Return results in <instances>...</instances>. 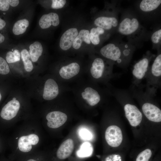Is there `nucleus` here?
<instances>
[{"instance_id":"f257e3e1","label":"nucleus","mask_w":161,"mask_h":161,"mask_svg":"<svg viewBox=\"0 0 161 161\" xmlns=\"http://www.w3.org/2000/svg\"><path fill=\"white\" fill-rule=\"evenodd\" d=\"M6 141L7 147L15 154L37 151L41 141L40 123L35 118H27L19 123Z\"/></svg>"},{"instance_id":"f03ea898","label":"nucleus","mask_w":161,"mask_h":161,"mask_svg":"<svg viewBox=\"0 0 161 161\" xmlns=\"http://www.w3.org/2000/svg\"><path fill=\"white\" fill-rule=\"evenodd\" d=\"M111 70L110 66L107 65L103 59L96 58L93 60L89 69H86L84 76L96 83H105L110 77Z\"/></svg>"},{"instance_id":"7ed1b4c3","label":"nucleus","mask_w":161,"mask_h":161,"mask_svg":"<svg viewBox=\"0 0 161 161\" xmlns=\"http://www.w3.org/2000/svg\"><path fill=\"white\" fill-rule=\"evenodd\" d=\"M85 71L78 63L73 61L61 66L57 74L60 81L69 85L83 77Z\"/></svg>"},{"instance_id":"20e7f679","label":"nucleus","mask_w":161,"mask_h":161,"mask_svg":"<svg viewBox=\"0 0 161 161\" xmlns=\"http://www.w3.org/2000/svg\"><path fill=\"white\" fill-rule=\"evenodd\" d=\"M138 20L135 18L127 17L119 24L118 31L123 35L131 36L136 34L140 29Z\"/></svg>"},{"instance_id":"39448f33","label":"nucleus","mask_w":161,"mask_h":161,"mask_svg":"<svg viewBox=\"0 0 161 161\" xmlns=\"http://www.w3.org/2000/svg\"><path fill=\"white\" fill-rule=\"evenodd\" d=\"M68 117L65 113L59 110H53L48 113L45 116L46 125L49 129L59 128L66 121Z\"/></svg>"},{"instance_id":"423d86ee","label":"nucleus","mask_w":161,"mask_h":161,"mask_svg":"<svg viewBox=\"0 0 161 161\" xmlns=\"http://www.w3.org/2000/svg\"><path fill=\"white\" fill-rule=\"evenodd\" d=\"M105 138L107 143L112 147H117L122 143L123 135L120 129L115 125L111 126L106 129Z\"/></svg>"},{"instance_id":"0eeeda50","label":"nucleus","mask_w":161,"mask_h":161,"mask_svg":"<svg viewBox=\"0 0 161 161\" xmlns=\"http://www.w3.org/2000/svg\"><path fill=\"white\" fill-rule=\"evenodd\" d=\"M101 55L105 58L113 61H118L122 58L121 48L114 44L109 43L103 47L100 50Z\"/></svg>"},{"instance_id":"6e6552de","label":"nucleus","mask_w":161,"mask_h":161,"mask_svg":"<svg viewBox=\"0 0 161 161\" xmlns=\"http://www.w3.org/2000/svg\"><path fill=\"white\" fill-rule=\"evenodd\" d=\"M125 116L130 125L136 126L141 123L142 119V114L138 109L135 105L129 103L124 106Z\"/></svg>"},{"instance_id":"1a4fd4ad","label":"nucleus","mask_w":161,"mask_h":161,"mask_svg":"<svg viewBox=\"0 0 161 161\" xmlns=\"http://www.w3.org/2000/svg\"><path fill=\"white\" fill-rule=\"evenodd\" d=\"M149 63V59L145 57L134 64L132 74L136 80L140 81L145 77L148 70Z\"/></svg>"},{"instance_id":"9d476101","label":"nucleus","mask_w":161,"mask_h":161,"mask_svg":"<svg viewBox=\"0 0 161 161\" xmlns=\"http://www.w3.org/2000/svg\"><path fill=\"white\" fill-rule=\"evenodd\" d=\"M142 110L146 118L155 122L161 121V111L157 106L149 103H145L142 106Z\"/></svg>"},{"instance_id":"9b49d317","label":"nucleus","mask_w":161,"mask_h":161,"mask_svg":"<svg viewBox=\"0 0 161 161\" xmlns=\"http://www.w3.org/2000/svg\"><path fill=\"white\" fill-rule=\"evenodd\" d=\"M78 34L76 28H70L65 32L60 38L59 46L61 49L66 51L72 46L74 41Z\"/></svg>"},{"instance_id":"f8f14e48","label":"nucleus","mask_w":161,"mask_h":161,"mask_svg":"<svg viewBox=\"0 0 161 161\" xmlns=\"http://www.w3.org/2000/svg\"><path fill=\"white\" fill-rule=\"evenodd\" d=\"M74 148V142L71 139H68L63 142L58 148L56 156L60 159H64L68 157L72 154Z\"/></svg>"},{"instance_id":"ddd939ff","label":"nucleus","mask_w":161,"mask_h":161,"mask_svg":"<svg viewBox=\"0 0 161 161\" xmlns=\"http://www.w3.org/2000/svg\"><path fill=\"white\" fill-rule=\"evenodd\" d=\"M60 23L58 14L55 13H50L43 15L39 21V24L42 29H46L52 25L56 27Z\"/></svg>"},{"instance_id":"4468645a","label":"nucleus","mask_w":161,"mask_h":161,"mask_svg":"<svg viewBox=\"0 0 161 161\" xmlns=\"http://www.w3.org/2000/svg\"><path fill=\"white\" fill-rule=\"evenodd\" d=\"M94 24L104 30H110L117 26L118 21L114 17L102 16L97 18L94 21Z\"/></svg>"},{"instance_id":"2eb2a0df","label":"nucleus","mask_w":161,"mask_h":161,"mask_svg":"<svg viewBox=\"0 0 161 161\" xmlns=\"http://www.w3.org/2000/svg\"><path fill=\"white\" fill-rule=\"evenodd\" d=\"M89 32L88 30L83 29L80 30L74 41L72 45L73 47L76 49H79L83 41L90 44L91 42L89 38Z\"/></svg>"},{"instance_id":"dca6fc26","label":"nucleus","mask_w":161,"mask_h":161,"mask_svg":"<svg viewBox=\"0 0 161 161\" xmlns=\"http://www.w3.org/2000/svg\"><path fill=\"white\" fill-rule=\"evenodd\" d=\"M43 51V47L40 42L36 41L30 44L29 52L32 61L33 62L37 61L41 55Z\"/></svg>"},{"instance_id":"f3484780","label":"nucleus","mask_w":161,"mask_h":161,"mask_svg":"<svg viewBox=\"0 0 161 161\" xmlns=\"http://www.w3.org/2000/svg\"><path fill=\"white\" fill-rule=\"evenodd\" d=\"M160 0H143L140 4L141 10L145 12H149L157 9L160 5Z\"/></svg>"},{"instance_id":"a211bd4d","label":"nucleus","mask_w":161,"mask_h":161,"mask_svg":"<svg viewBox=\"0 0 161 161\" xmlns=\"http://www.w3.org/2000/svg\"><path fill=\"white\" fill-rule=\"evenodd\" d=\"M150 74L154 79H160L161 76V54H159L155 59L151 66Z\"/></svg>"},{"instance_id":"6ab92c4d","label":"nucleus","mask_w":161,"mask_h":161,"mask_svg":"<svg viewBox=\"0 0 161 161\" xmlns=\"http://www.w3.org/2000/svg\"><path fill=\"white\" fill-rule=\"evenodd\" d=\"M93 152V148L92 144L89 142H85L81 144L76 154L79 157L85 158L90 156Z\"/></svg>"},{"instance_id":"aec40b11","label":"nucleus","mask_w":161,"mask_h":161,"mask_svg":"<svg viewBox=\"0 0 161 161\" xmlns=\"http://www.w3.org/2000/svg\"><path fill=\"white\" fill-rule=\"evenodd\" d=\"M29 24L28 21L25 18L17 21L13 27L12 31L13 34L18 35L24 33L26 32Z\"/></svg>"},{"instance_id":"412c9836","label":"nucleus","mask_w":161,"mask_h":161,"mask_svg":"<svg viewBox=\"0 0 161 161\" xmlns=\"http://www.w3.org/2000/svg\"><path fill=\"white\" fill-rule=\"evenodd\" d=\"M104 32V30L99 27L92 28L89 33L90 42L94 45L98 44L100 41V35L103 34Z\"/></svg>"},{"instance_id":"4be33fe9","label":"nucleus","mask_w":161,"mask_h":161,"mask_svg":"<svg viewBox=\"0 0 161 161\" xmlns=\"http://www.w3.org/2000/svg\"><path fill=\"white\" fill-rule=\"evenodd\" d=\"M20 58V52L17 49L14 50L13 51L8 52L5 56L6 60L9 64L13 63L19 61Z\"/></svg>"},{"instance_id":"5701e85b","label":"nucleus","mask_w":161,"mask_h":161,"mask_svg":"<svg viewBox=\"0 0 161 161\" xmlns=\"http://www.w3.org/2000/svg\"><path fill=\"white\" fill-rule=\"evenodd\" d=\"M10 72V67L6 60L0 56V76H6Z\"/></svg>"},{"instance_id":"b1692460","label":"nucleus","mask_w":161,"mask_h":161,"mask_svg":"<svg viewBox=\"0 0 161 161\" xmlns=\"http://www.w3.org/2000/svg\"><path fill=\"white\" fill-rule=\"evenodd\" d=\"M152 154V152L150 149H146L141 152L138 155L136 161H149Z\"/></svg>"},{"instance_id":"393cba45","label":"nucleus","mask_w":161,"mask_h":161,"mask_svg":"<svg viewBox=\"0 0 161 161\" xmlns=\"http://www.w3.org/2000/svg\"><path fill=\"white\" fill-rule=\"evenodd\" d=\"M80 137L85 140H90L93 137L92 134L87 129L85 128H80L78 131Z\"/></svg>"},{"instance_id":"a878e982","label":"nucleus","mask_w":161,"mask_h":161,"mask_svg":"<svg viewBox=\"0 0 161 161\" xmlns=\"http://www.w3.org/2000/svg\"><path fill=\"white\" fill-rule=\"evenodd\" d=\"M152 43L155 44H157L161 41V30L160 29L154 32L151 37Z\"/></svg>"},{"instance_id":"bb28decb","label":"nucleus","mask_w":161,"mask_h":161,"mask_svg":"<svg viewBox=\"0 0 161 161\" xmlns=\"http://www.w3.org/2000/svg\"><path fill=\"white\" fill-rule=\"evenodd\" d=\"M52 1L51 7L53 9H58L63 7L66 2L65 0H52Z\"/></svg>"},{"instance_id":"cd10ccee","label":"nucleus","mask_w":161,"mask_h":161,"mask_svg":"<svg viewBox=\"0 0 161 161\" xmlns=\"http://www.w3.org/2000/svg\"><path fill=\"white\" fill-rule=\"evenodd\" d=\"M7 147L6 138L0 133V153Z\"/></svg>"},{"instance_id":"c85d7f7f","label":"nucleus","mask_w":161,"mask_h":161,"mask_svg":"<svg viewBox=\"0 0 161 161\" xmlns=\"http://www.w3.org/2000/svg\"><path fill=\"white\" fill-rule=\"evenodd\" d=\"M24 67L25 70L27 72H30L33 69V66L32 61L28 59L23 62Z\"/></svg>"},{"instance_id":"c756f323","label":"nucleus","mask_w":161,"mask_h":161,"mask_svg":"<svg viewBox=\"0 0 161 161\" xmlns=\"http://www.w3.org/2000/svg\"><path fill=\"white\" fill-rule=\"evenodd\" d=\"M10 5L7 0H0V10L6 11L10 8Z\"/></svg>"},{"instance_id":"7c9ffc66","label":"nucleus","mask_w":161,"mask_h":161,"mask_svg":"<svg viewBox=\"0 0 161 161\" xmlns=\"http://www.w3.org/2000/svg\"><path fill=\"white\" fill-rule=\"evenodd\" d=\"M21 56L22 61L29 59L30 56L29 51L26 49H22L21 52Z\"/></svg>"},{"instance_id":"2f4dec72","label":"nucleus","mask_w":161,"mask_h":161,"mask_svg":"<svg viewBox=\"0 0 161 161\" xmlns=\"http://www.w3.org/2000/svg\"><path fill=\"white\" fill-rule=\"evenodd\" d=\"M7 2L12 7H15L17 6L19 4V1L18 0H7Z\"/></svg>"},{"instance_id":"473e14b6","label":"nucleus","mask_w":161,"mask_h":161,"mask_svg":"<svg viewBox=\"0 0 161 161\" xmlns=\"http://www.w3.org/2000/svg\"><path fill=\"white\" fill-rule=\"evenodd\" d=\"M6 24L5 21L0 17V30L3 29L5 27Z\"/></svg>"},{"instance_id":"72a5a7b5","label":"nucleus","mask_w":161,"mask_h":161,"mask_svg":"<svg viewBox=\"0 0 161 161\" xmlns=\"http://www.w3.org/2000/svg\"><path fill=\"white\" fill-rule=\"evenodd\" d=\"M5 40V36L0 33V44H1L3 43Z\"/></svg>"},{"instance_id":"f704fd0d","label":"nucleus","mask_w":161,"mask_h":161,"mask_svg":"<svg viewBox=\"0 0 161 161\" xmlns=\"http://www.w3.org/2000/svg\"><path fill=\"white\" fill-rule=\"evenodd\" d=\"M26 161H38L37 160H36L34 158H30L27 160Z\"/></svg>"},{"instance_id":"c9c22d12","label":"nucleus","mask_w":161,"mask_h":161,"mask_svg":"<svg viewBox=\"0 0 161 161\" xmlns=\"http://www.w3.org/2000/svg\"><path fill=\"white\" fill-rule=\"evenodd\" d=\"M0 89V103L2 100V95L1 90Z\"/></svg>"}]
</instances>
